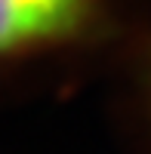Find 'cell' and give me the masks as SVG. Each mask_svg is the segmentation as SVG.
<instances>
[{
	"instance_id": "cell-1",
	"label": "cell",
	"mask_w": 151,
	"mask_h": 154,
	"mask_svg": "<svg viewBox=\"0 0 151 154\" xmlns=\"http://www.w3.org/2000/svg\"><path fill=\"white\" fill-rule=\"evenodd\" d=\"M96 16L99 0H0V68L71 46Z\"/></svg>"
}]
</instances>
